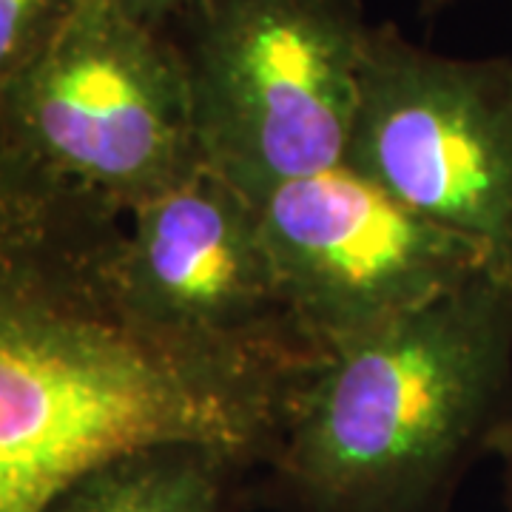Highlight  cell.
I'll use <instances>...</instances> for the list:
<instances>
[{
    "label": "cell",
    "mask_w": 512,
    "mask_h": 512,
    "mask_svg": "<svg viewBox=\"0 0 512 512\" xmlns=\"http://www.w3.org/2000/svg\"><path fill=\"white\" fill-rule=\"evenodd\" d=\"M174 29L205 168L262 202L345 163L373 29L362 0H200Z\"/></svg>",
    "instance_id": "cell-3"
},
{
    "label": "cell",
    "mask_w": 512,
    "mask_h": 512,
    "mask_svg": "<svg viewBox=\"0 0 512 512\" xmlns=\"http://www.w3.org/2000/svg\"><path fill=\"white\" fill-rule=\"evenodd\" d=\"M259 211L293 319L319 353L501 268L478 239L421 217L345 163L276 188Z\"/></svg>",
    "instance_id": "cell-6"
},
{
    "label": "cell",
    "mask_w": 512,
    "mask_h": 512,
    "mask_svg": "<svg viewBox=\"0 0 512 512\" xmlns=\"http://www.w3.org/2000/svg\"><path fill=\"white\" fill-rule=\"evenodd\" d=\"M80 0H0V94L43 55Z\"/></svg>",
    "instance_id": "cell-9"
},
{
    "label": "cell",
    "mask_w": 512,
    "mask_h": 512,
    "mask_svg": "<svg viewBox=\"0 0 512 512\" xmlns=\"http://www.w3.org/2000/svg\"><path fill=\"white\" fill-rule=\"evenodd\" d=\"M345 165L512 271V60L450 57L373 23Z\"/></svg>",
    "instance_id": "cell-5"
},
{
    "label": "cell",
    "mask_w": 512,
    "mask_h": 512,
    "mask_svg": "<svg viewBox=\"0 0 512 512\" xmlns=\"http://www.w3.org/2000/svg\"><path fill=\"white\" fill-rule=\"evenodd\" d=\"M0 126L63 180L131 214L205 168L183 52L117 0H80L0 94Z\"/></svg>",
    "instance_id": "cell-4"
},
{
    "label": "cell",
    "mask_w": 512,
    "mask_h": 512,
    "mask_svg": "<svg viewBox=\"0 0 512 512\" xmlns=\"http://www.w3.org/2000/svg\"><path fill=\"white\" fill-rule=\"evenodd\" d=\"M512 430V271L328 350L293 390L265 495L282 512H450Z\"/></svg>",
    "instance_id": "cell-2"
},
{
    "label": "cell",
    "mask_w": 512,
    "mask_h": 512,
    "mask_svg": "<svg viewBox=\"0 0 512 512\" xmlns=\"http://www.w3.org/2000/svg\"><path fill=\"white\" fill-rule=\"evenodd\" d=\"M254 470L211 444H146L89 467L40 512H231Z\"/></svg>",
    "instance_id": "cell-8"
},
{
    "label": "cell",
    "mask_w": 512,
    "mask_h": 512,
    "mask_svg": "<svg viewBox=\"0 0 512 512\" xmlns=\"http://www.w3.org/2000/svg\"><path fill=\"white\" fill-rule=\"evenodd\" d=\"M117 3L134 20L146 23L151 29L171 32V26L183 18V15H188L200 0H117Z\"/></svg>",
    "instance_id": "cell-10"
},
{
    "label": "cell",
    "mask_w": 512,
    "mask_h": 512,
    "mask_svg": "<svg viewBox=\"0 0 512 512\" xmlns=\"http://www.w3.org/2000/svg\"><path fill=\"white\" fill-rule=\"evenodd\" d=\"M495 456L504 458V476H507V512H512V430L507 439L501 441Z\"/></svg>",
    "instance_id": "cell-11"
},
{
    "label": "cell",
    "mask_w": 512,
    "mask_h": 512,
    "mask_svg": "<svg viewBox=\"0 0 512 512\" xmlns=\"http://www.w3.org/2000/svg\"><path fill=\"white\" fill-rule=\"evenodd\" d=\"M450 3H456V0H421V9H424L427 15H433V12H439V9L450 6Z\"/></svg>",
    "instance_id": "cell-12"
},
{
    "label": "cell",
    "mask_w": 512,
    "mask_h": 512,
    "mask_svg": "<svg viewBox=\"0 0 512 512\" xmlns=\"http://www.w3.org/2000/svg\"><path fill=\"white\" fill-rule=\"evenodd\" d=\"M126 220L0 126V512H40L146 444H211L256 470L274 450L305 373L146 328L120 291Z\"/></svg>",
    "instance_id": "cell-1"
},
{
    "label": "cell",
    "mask_w": 512,
    "mask_h": 512,
    "mask_svg": "<svg viewBox=\"0 0 512 512\" xmlns=\"http://www.w3.org/2000/svg\"><path fill=\"white\" fill-rule=\"evenodd\" d=\"M117 274L128 311L183 348L285 373L325 356L293 319L259 202L211 168L128 214Z\"/></svg>",
    "instance_id": "cell-7"
}]
</instances>
